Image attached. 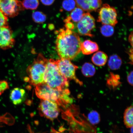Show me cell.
I'll use <instances>...</instances> for the list:
<instances>
[{
  "instance_id": "obj_16",
  "label": "cell",
  "mask_w": 133,
  "mask_h": 133,
  "mask_svg": "<svg viewBox=\"0 0 133 133\" xmlns=\"http://www.w3.org/2000/svg\"><path fill=\"white\" fill-rule=\"evenodd\" d=\"M133 108L131 105L125 109L124 114V122L126 128H130L133 127Z\"/></svg>"
},
{
  "instance_id": "obj_15",
  "label": "cell",
  "mask_w": 133,
  "mask_h": 133,
  "mask_svg": "<svg viewBox=\"0 0 133 133\" xmlns=\"http://www.w3.org/2000/svg\"><path fill=\"white\" fill-rule=\"evenodd\" d=\"M121 84L120 76L119 75L110 72L107 79V85L109 89H116L120 86Z\"/></svg>"
},
{
  "instance_id": "obj_25",
  "label": "cell",
  "mask_w": 133,
  "mask_h": 133,
  "mask_svg": "<svg viewBox=\"0 0 133 133\" xmlns=\"http://www.w3.org/2000/svg\"><path fill=\"white\" fill-rule=\"evenodd\" d=\"M8 26V17L0 10V27Z\"/></svg>"
},
{
  "instance_id": "obj_31",
  "label": "cell",
  "mask_w": 133,
  "mask_h": 133,
  "mask_svg": "<svg viewBox=\"0 0 133 133\" xmlns=\"http://www.w3.org/2000/svg\"><path fill=\"white\" fill-rule=\"evenodd\" d=\"M4 92V91H3L2 90L1 86H0V96H1L2 94H3V93Z\"/></svg>"
},
{
  "instance_id": "obj_9",
  "label": "cell",
  "mask_w": 133,
  "mask_h": 133,
  "mask_svg": "<svg viewBox=\"0 0 133 133\" xmlns=\"http://www.w3.org/2000/svg\"><path fill=\"white\" fill-rule=\"evenodd\" d=\"M39 109L42 116L52 121L58 117L60 112L59 106L57 103L46 100L41 99Z\"/></svg>"
},
{
  "instance_id": "obj_1",
  "label": "cell",
  "mask_w": 133,
  "mask_h": 133,
  "mask_svg": "<svg viewBox=\"0 0 133 133\" xmlns=\"http://www.w3.org/2000/svg\"><path fill=\"white\" fill-rule=\"evenodd\" d=\"M56 49L61 59L72 60L80 53L81 42L77 33L66 28L56 31Z\"/></svg>"
},
{
  "instance_id": "obj_10",
  "label": "cell",
  "mask_w": 133,
  "mask_h": 133,
  "mask_svg": "<svg viewBox=\"0 0 133 133\" xmlns=\"http://www.w3.org/2000/svg\"><path fill=\"white\" fill-rule=\"evenodd\" d=\"M15 42L12 31L9 26L0 27V48L5 50L11 49Z\"/></svg>"
},
{
  "instance_id": "obj_26",
  "label": "cell",
  "mask_w": 133,
  "mask_h": 133,
  "mask_svg": "<svg viewBox=\"0 0 133 133\" xmlns=\"http://www.w3.org/2000/svg\"><path fill=\"white\" fill-rule=\"evenodd\" d=\"M0 86L2 90L4 92V91L9 88V85L7 81H0Z\"/></svg>"
},
{
  "instance_id": "obj_17",
  "label": "cell",
  "mask_w": 133,
  "mask_h": 133,
  "mask_svg": "<svg viewBox=\"0 0 133 133\" xmlns=\"http://www.w3.org/2000/svg\"><path fill=\"white\" fill-rule=\"evenodd\" d=\"M122 64V61L121 58L116 54L111 56L108 61V66L110 69L112 70L119 69Z\"/></svg>"
},
{
  "instance_id": "obj_5",
  "label": "cell",
  "mask_w": 133,
  "mask_h": 133,
  "mask_svg": "<svg viewBox=\"0 0 133 133\" xmlns=\"http://www.w3.org/2000/svg\"><path fill=\"white\" fill-rule=\"evenodd\" d=\"M55 62L60 72L64 78L69 81L73 80L80 86L83 85V82L76 75V71L78 69L77 66L67 59H57L55 60Z\"/></svg>"
},
{
  "instance_id": "obj_3",
  "label": "cell",
  "mask_w": 133,
  "mask_h": 133,
  "mask_svg": "<svg viewBox=\"0 0 133 133\" xmlns=\"http://www.w3.org/2000/svg\"><path fill=\"white\" fill-rule=\"evenodd\" d=\"M44 82L50 87L60 91L69 89V81L60 72L55 60L48 61L44 78Z\"/></svg>"
},
{
  "instance_id": "obj_20",
  "label": "cell",
  "mask_w": 133,
  "mask_h": 133,
  "mask_svg": "<svg viewBox=\"0 0 133 133\" xmlns=\"http://www.w3.org/2000/svg\"><path fill=\"white\" fill-rule=\"evenodd\" d=\"M22 4L24 9L35 10L39 4V0H23Z\"/></svg>"
},
{
  "instance_id": "obj_21",
  "label": "cell",
  "mask_w": 133,
  "mask_h": 133,
  "mask_svg": "<svg viewBox=\"0 0 133 133\" xmlns=\"http://www.w3.org/2000/svg\"><path fill=\"white\" fill-rule=\"evenodd\" d=\"M100 30L101 34L105 37H110L114 33V28L110 25L104 24L101 26Z\"/></svg>"
},
{
  "instance_id": "obj_6",
  "label": "cell",
  "mask_w": 133,
  "mask_h": 133,
  "mask_svg": "<svg viewBox=\"0 0 133 133\" xmlns=\"http://www.w3.org/2000/svg\"><path fill=\"white\" fill-rule=\"evenodd\" d=\"M117 12L115 8L105 4L103 5L99 10L98 22L103 24L110 25L114 26L117 24Z\"/></svg>"
},
{
  "instance_id": "obj_4",
  "label": "cell",
  "mask_w": 133,
  "mask_h": 133,
  "mask_svg": "<svg viewBox=\"0 0 133 133\" xmlns=\"http://www.w3.org/2000/svg\"><path fill=\"white\" fill-rule=\"evenodd\" d=\"M48 61L42 54H38L32 64L28 66L26 72L28 77L25 79L31 85L35 86L44 83Z\"/></svg>"
},
{
  "instance_id": "obj_28",
  "label": "cell",
  "mask_w": 133,
  "mask_h": 133,
  "mask_svg": "<svg viewBox=\"0 0 133 133\" xmlns=\"http://www.w3.org/2000/svg\"><path fill=\"white\" fill-rule=\"evenodd\" d=\"M55 0H41L43 4L46 6L50 5L53 4Z\"/></svg>"
},
{
  "instance_id": "obj_8",
  "label": "cell",
  "mask_w": 133,
  "mask_h": 133,
  "mask_svg": "<svg viewBox=\"0 0 133 133\" xmlns=\"http://www.w3.org/2000/svg\"><path fill=\"white\" fill-rule=\"evenodd\" d=\"M95 28V19L89 12L84 13L82 19L76 25V29L79 35L90 37L94 36L91 32Z\"/></svg>"
},
{
  "instance_id": "obj_18",
  "label": "cell",
  "mask_w": 133,
  "mask_h": 133,
  "mask_svg": "<svg viewBox=\"0 0 133 133\" xmlns=\"http://www.w3.org/2000/svg\"><path fill=\"white\" fill-rule=\"evenodd\" d=\"M84 14V11L79 8H76L73 10L70 16L67 17L70 21L77 23L81 21Z\"/></svg>"
},
{
  "instance_id": "obj_24",
  "label": "cell",
  "mask_w": 133,
  "mask_h": 133,
  "mask_svg": "<svg viewBox=\"0 0 133 133\" xmlns=\"http://www.w3.org/2000/svg\"><path fill=\"white\" fill-rule=\"evenodd\" d=\"M76 5V1L74 0H64L62 4L63 9L67 11L73 10Z\"/></svg>"
},
{
  "instance_id": "obj_14",
  "label": "cell",
  "mask_w": 133,
  "mask_h": 133,
  "mask_svg": "<svg viewBox=\"0 0 133 133\" xmlns=\"http://www.w3.org/2000/svg\"><path fill=\"white\" fill-rule=\"evenodd\" d=\"M108 56L102 51H98L91 58V61L95 65L98 66H104L108 60Z\"/></svg>"
},
{
  "instance_id": "obj_23",
  "label": "cell",
  "mask_w": 133,
  "mask_h": 133,
  "mask_svg": "<svg viewBox=\"0 0 133 133\" xmlns=\"http://www.w3.org/2000/svg\"><path fill=\"white\" fill-rule=\"evenodd\" d=\"M88 118L91 124L95 125L98 124L100 121V116L97 111H92L88 115Z\"/></svg>"
},
{
  "instance_id": "obj_30",
  "label": "cell",
  "mask_w": 133,
  "mask_h": 133,
  "mask_svg": "<svg viewBox=\"0 0 133 133\" xmlns=\"http://www.w3.org/2000/svg\"><path fill=\"white\" fill-rule=\"evenodd\" d=\"M129 58L131 60V62H132V64H133V49L132 48L129 51Z\"/></svg>"
},
{
  "instance_id": "obj_29",
  "label": "cell",
  "mask_w": 133,
  "mask_h": 133,
  "mask_svg": "<svg viewBox=\"0 0 133 133\" xmlns=\"http://www.w3.org/2000/svg\"><path fill=\"white\" fill-rule=\"evenodd\" d=\"M133 32L132 31L131 32V34L130 35L129 38V42L130 43L131 46H132V47L133 46Z\"/></svg>"
},
{
  "instance_id": "obj_11",
  "label": "cell",
  "mask_w": 133,
  "mask_h": 133,
  "mask_svg": "<svg viewBox=\"0 0 133 133\" xmlns=\"http://www.w3.org/2000/svg\"><path fill=\"white\" fill-rule=\"evenodd\" d=\"M78 7L88 12L95 11L101 7L102 0H76Z\"/></svg>"
},
{
  "instance_id": "obj_19",
  "label": "cell",
  "mask_w": 133,
  "mask_h": 133,
  "mask_svg": "<svg viewBox=\"0 0 133 133\" xmlns=\"http://www.w3.org/2000/svg\"><path fill=\"white\" fill-rule=\"evenodd\" d=\"M81 71L83 75L86 77H91L94 76L96 73V69L92 64L86 63L82 66Z\"/></svg>"
},
{
  "instance_id": "obj_32",
  "label": "cell",
  "mask_w": 133,
  "mask_h": 133,
  "mask_svg": "<svg viewBox=\"0 0 133 133\" xmlns=\"http://www.w3.org/2000/svg\"><path fill=\"white\" fill-rule=\"evenodd\" d=\"M130 133H133V127L130 128Z\"/></svg>"
},
{
  "instance_id": "obj_27",
  "label": "cell",
  "mask_w": 133,
  "mask_h": 133,
  "mask_svg": "<svg viewBox=\"0 0 133 133\" xmlns=\"http://www.w3.org/2000/svg\"><path fill=\"white\" fill-rule=\"evenodd\" d=\"M127 81L129 84L133 86V71H131L127 76Z\"/></svg>"
},
{
  "instance_id": "obj_2",
  "label": "cell",
  "mask_w": 133,
  "mask_h": 133,
  "mask_svg": "<svg viewBox=\"0 0 133 133\" xmlns=\"http://www.w3.org/2000/svg\"><path fill=\"white\" fill-rule=\"evenodd\" d=\"M35 91L39 99L56 103L59 106L67 104L71 101L69 89L60 91L50 87L44 82L36 86Z\"/></svg>"
},
{
  "instance_id": "obj_7",
  "label": "cell",
  "mask_w": 133,
  "mask_h": 133,
  "mask_svg": "<svg viewBox=\"0 0 133 133\" xmlns=\"http://www.w3.org/2000/svg\"><path fill=\"white\" fill-rule=\"evenodd\" d=\"M24 10L19 0H0V10L7 17H14Z\"/></svg>"
},
{
  "instance_id": "obj_22",
  "label": "cell",
  "mask_w": 133,
  "mask_h": 133,
  "mask_svg": "<svg viewBox=\"0 0 133 133\" xmlns=\"http://www.w3.org/2000/svg\"><path fill=\"white\" fill-rule=\"evenodd\" d=\"M32 18L35 22L41 24L46 21V16L44 13L38 11H35L32 13Z\"/></svg>"
},
{
  "instance_id": "obj_12",
  "label": "cell",
  "mask_w": 133,
  "mask_h": 133,
  "mask_svg": "<svg viewBox=\"0 0 133 133\" xmlns=\"http://www.w3.org/2000/svg\"><path fill=\"white\" fill-rule=\"evenodd\" d=\"M25 94L24 89L18 88H15L11 92L10 98L13 104L18 105L24 101Z\"/></svg>"
},
{
  "instance_id": "obj_13",
  "label": "cell",
  "mask_w": 133,
  "mask_h": 133,
  "mask_svg": "<svg viewBox=\"0 0 133 133\" xmlns=\"http://www.w3.org/2000/svg\"><path fill=\"white\" fill-rule=\"evenodd\" d=\"M81 49L83 54L89 55L98 50L99 46L96 42L87 40L81 43Z\"/></svg>"
},
{
  "instance_id": "obj_33",
  "label": "cell",
  "mask_w": 133,
  "mask_h": 133,
  "mask_svg": "<svg viewBox=\"0 0 133 133\" xmlns=\"http://www.w3.org/2000/svg\"><path fill=\"white\" fill-rule=\"evenodd\" d=\"M55 132L54 133H60L59 132H56V131H55Z\"/></svg>"
}]
</instances>
